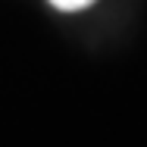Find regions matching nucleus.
Returning a JSON list of instances; mask_svg holds the SVG:
<instances>
[{"mask_svg": "<svg viewBox=\"0 0 147 147\" xmlns=\"http://www.w3.org/2000/svg\"><path fill=\"white\" fill-rule=\"evenodd\" d=\"M57 9H66V13H75V9H85V6H91L94 0H50Z\"/></svg>", "mask_w": 147, "mask_h": 147, "instance_id": "f257e3e1", "label": "nucleus"}]
</instances>
